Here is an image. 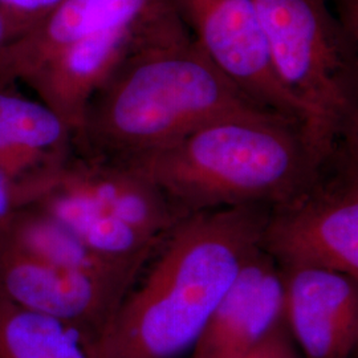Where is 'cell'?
<instances>
[{
  "label": "cell",
  "mask_w": 358,
  "mask_h": 358,
  "mask_svg": "<svg viewBox=\"0 0 358 358\" xmlns=\"http://www.w3.org/2000/svg\"><path fill=\"white\" fill-rule=\"evenodd\" d=\"M269 206L202 210L180 217L100 332L90 358H174L192 349L210 315L259 247Z\"/></svg>",
  "instance_id": "6da1fadb"
},
{
  "label": "cell",
  "mask_w": 358,
  "mask_h": 358,
  "mask_svg": "<svg viewBox=\"0 0 358 358\" xmlns=\"http://www.w3.org/2000/svg\"><path fill=\"white\" fill-rule=\"evenodd\" d=\"M269 110L245 94L192 35L131 53L97 90L72 134L73 153L127 162L226 115Z\"/></svg>",
  "instance_id": "7a4b0ae2"
},
{
  "label": "cell",
  "mask_w": 358,
  "mask_h": 358,
  "mask_svg": "<svg viewBox=\"0 0 358 358\" xmlns=\"http://www.w3.org/2000/svg\"><path fill=\"white\" fill-rule=\"evenodd\" d=\"M325 159L306 127L272 110L226 115L122 164L154 182L182 215L280 205L320 178Z\"/></svg>",
  "instance_id": "3957f363"
},
{
  "label": "cell",
  "mask_w": 358,
  "mask_h": 358,
  "mask_svg": "<svg viewBox=\"0 0 358 358\" xmlns=\"http://www.w3.org/2000/svg\"><path fill=\"white\" fill-rule=\"evenodd\" d=\"M282 85L307 108L309 137L325 159L357 141L355 44L327 0H251Z\"/></svg>",
  "instance_id": "277c9868"
},
{
  "label": "cell",
  "mask_w": 358,
  "mask_h": 358,
  "mask_svg": "<svg viewBox=\"0 0 358 358\" xmlns=\"http://www.w3.org/2000/svg\"><path fill=\"white\" fill-rule=\"evenodd\" d=\"M357 146H344L309 189L269 208L259 245L282 273L328 269L358 279Z\"/></svg>",
  "instance_id": "5b68a950"
},
{
  "label": "cell",
  "mask_w": 358,
  "mask_h": 358,
  "mask_svg": "<svg viewBox=\"0 0 358 358\" xmlns=\"http://www.w3.org/2000/svg\"><path fill=\"white\" fill-rule=\"evenodd\" d=\"M194 40L217 68L266 109L301 122L310 115L279 80L251 0H170Z\"/></svg>",
  "instance_id": "8992f818"
},
{
  "label": "cell",
  "mask_w": 358,
  "mask_h": 358,
  "mask_svg": "<svg viewBox=\"0 0 358 358\" xmlns=\"http://www.w3.org/2000/svg\"><path fill=\"white\" fill-rule=\"evenodd\" d=\"M189 29L174 13L158 20L118 27L78 40L35 65L23 81L73 131L92 96L129 56L146 45L180 38Z\"/></svg>",
  "instance_id": "52a82bcc"
},
{
  "label": "cell",
  "mask_w": 358,
  "mask_h": 358,
  "mask_svg": "<svg viewBox=\"0 0 358 358\" xmlns=\"http://www.w3.org/2000/svg\"><path fill=\"white\" fill-rule=\"evenodd\" d=\"M129 289L0 245V297L16 307L71 324L88 340L100 332Z\"/></svg>",
  "instance_id": "ba28073f"
},
{
  "label": "cell",
  "mask_w": 358,
  "mask_h": 358,
  "mask_svg": "<svg viewBox=\"0 0 358 358\" xmlns=\"http://www.w3.org/2000/svg\"><path fill=\"white\" fill-rule=\"evenodd\" d=\"M45 189L85 198L106 214L155 239H164L185 217L154 182L134 167L83 157L73 150L59 166L27 186L23 206Z\"/></svg>",
  "instance_id": "9c48e42d"
},
{
  "label": "cell",
  "mask_w": 358,
  "mask_h": 358,
  "mask_svg": "<svg viewBox=\"0 0 358 358\" xmlns=\"http://www.w3.org/2000/svg\"><path fill=\"white\" fill-rule=\"evenodd\" d=\"M282 276L284 316L301 357H355L358 279L328 269H299Z\"/></svg>",
  "instance_id": "30bf717a"
},
{
  "label": "cell",
  "mask_w": 358,
  "mask_h": 358,
  "mask_svg": "<svg viewBox=\"0 0 358 358\" xmlns=\"http://www.w3.org/2000/svg\"><path fill=\"white\" fill-rule=\"evenodd\" d=\"M284 276L260 245L247 259L210 315L192 358H241L282 320Z\"/></svg>",
  "instance_id": "8fae6325"
},
{
  "label": "cell",
  "mask_w": 358,
  "mask_h": 358,
  "mask_svg": "<svg viewBox=\"0 0 358 358\" xmlns=\"http://www.w3.org/2000/svg\"><path fill=\"white\" fill-rule=\"evenodd\" d=\"M174 13L170 0H62L0 51V85L20 81L41 60L78 40Z\"/></svg>",
  "instance_id": "7c38bea8"
},
{
  "label": "cell",
  "mask_w": 358,
  "mask_h": 358,
  "mask_svg": "<svg viewBox=\"0 0 358 358\" xmlns=\"http://www.w3.org/2000/svg\"><path fill=\"white\" fill-rule=\"evenodd\" d=\"M11 85H0V170L22 194L72 152V130L47 105Z\"/></svg>",
  "instance_id": "4fadbf2b"
},
{
  "label": "cell",
  "mask_w": 358,
  "mask_h": 358,
  "mask_svg": "<svg viewBox=\"0 0 358 358\" xmlns=\"http://www.w3.org/2000/svg\"><path fill=\"white\" fill-rule=\"evenodd\" d=\"M0 245L59 268L131 287L143 267L118 263L92 251L60 222L36 206H23L0 227Z\"/></svg>",
  "instance_id": "5bb4252c"
},
{
  "label": "cell",
  "mask_w": 358,
  "mask_h": 358,
  "mask_svg": "<svg viewBox=\"0 0 358 358\" xmlns=\"http://www.w3.org/2000/svg\"><path fill=\"white\" fill-rule=\"evenodd\" d=\"M28 205L55 217L92 251L118 263L145 267L162 242L75 194L45 189L36 192Z\"/></svg>",
  "instance_id": "9a60e30c"
},
{
  "label": "cell",
  "mask_w": 358,
  "mask_h": 358,
  "mask_svg": "<svg viewBox=\"0 0 358 358\" xmlns=\"http://www.w3.org/2000/svg\"><path fill=\"white\" fill-rule=\"evenodd\" d=\"M87 341L73 325L0 297V358H90Z\"/></svg>",
  "instance_id": "2e32d148"
},
{
  "label": "cell",
  "mask_w": 358,
  "mask_h": 358,
  "mask_svg": "<svg viewBox=\"0 0 358 358\" xmlns=\"http://www.w3.org/2000/svg\"><path fill=\"white\" fill-rule=\"evenodd\" d=\"M241 358H303L289 332L285 316Z\"/></svg>",
  "instance_id": "e0dca14e"
},
{
  "label": "cell",
  "mask_w": 358,
  "mask_h": 358,
  "mask_svg": "<svg viewBox=\"0 0 358 358\" xmlns=\"http://www.w3.org/2000/svg\"><path fill=\"white\" fill-rule=\"evenodd\" d=\"M60 1L62 0H0V13L10 17L24 32L51 13Z\"/></svg>",
  "instance_id": "ac0fdd59"
},
{
  "label": "cell",
  "mask_w": 358,
  "mask_h": 358,
  "mask_svg": "<svg viewBox=\"0 0 358 358\" xmlns=\"http://www.w3.org/2000/svg\"><path fill=\"white\" fill-rule=\"evenodd\" d=\"M22 207L17 186L0 170V227Z\"/></svg>",
  "instance_id": "d6986e66"
},
{
  "label": "cell",
  "mask_w": 358,
  "mask_h": 358,
  "mask_svg": "<svg viewBox=\"0 0 358 358\" xmlns=\"http://www.w3.org/2000/svg\"><path fill=\"white\" fill-rule=\"evenodd\" d=\"M343 6V29L353 43L357 41L358 0H340Z\"/></svg>",
  "instance_id": "ffe728a7"
},
{
  "label": "cell",
  "mask_w": 358,
  "mask_h": 358,
  "mask_svg": "<svg viewBox=\"0 0 358 358\" xmlns=\"http://www.w3.org/2000/svg\"><path fill=\"white\" fill-rule=\"evenodd\" d=\"M23 32V29L13 22L10 17H7L4 13H0V51L13 40L19 36Z\"/></svg>",
  "instance_id": "44dd1931"
}]
</instances>
